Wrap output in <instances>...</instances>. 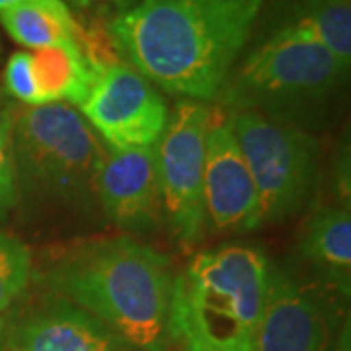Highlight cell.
I'll return each instance as SVG.
<instances>
[{
  "label": "cell",
  "instance_id": "obj_13",
  "mask_svg": "<svg viewBox=\"0 0 351 351\" xmlns=\"http://www.w3.org/2000/svg\"><path fill=\"white\" fill-rule=\"evenodd\" d=\"M274 36L314 41L351 66V0H269L250 41Z\"/></svg>",
  "mask_w": 351,
  "mask_h": 351
},
{
  "label": "cell",
  "instance_id": "obj_10",
  "mask_svg": "<svg viewBox=\"0 0 351 351\" xmlns=\"http://www.w3.org/2000/svg\"><path fill=\"white\" fill-rule=\"evenodd\" d=\"M203 205L207 230L239 234L262 226L258 193L248 164L225 112L217 108L207 131Z\"/></svg>",
  "mask_w": 351,
  "mask_h": 351
},
{
  "label": "cell",
  "instance_id": "obj_12",
  "mask_svg": "<svg viewBox=\"0 0 351 351\" xmlns=\"http://www.w3.org/2000/svg\"><path fill=\"white\" fill-rule=\"evenodd\" d=\"M6 351H135L100 318L49 295L6 328Z\"/></svg>",
  "mask_w": 351,
  "mask_h": 351
},
{
  "label": "cell",
  "instance_id": "obj_4",
  "mask_svg": "<svg viewBox=\"0 0 351 351\" xmlns=\"http://www.w3.org/2000/svg\"><path fill=\"white\" fill-rule=\"evenodd\" d=\"M350 69L308 39H254L215 101L225 113H256L311 133L332 115Z\"/></svg>",
  "mask_w": 351,
  "mask_h": 351
},
{
  "label": "cell",
  "instance_id": "obj_9",
  "mask_svg": "<svg viewBox=\"0 0 351 351\" xmlns=\"http://www.w3.org/2000/svg\"><path fill=\"white\" fill-rule=\"evenodd\" d=\"M78 108L110 149L154 147L170 115L156 86L123 61L98 71Z\"/></svg>",
  "mask_w": 351,
  "mask_h": 351
},
{
  "label": "cell",
  "instance_id": "obj_3",
  "mask_svg": "<svg viewBox=\"0 0 351 351\" xmlns=\"http://www.w3.org/2000/svg\"><path fill=\"white\" fill-rule=\"evenodd\" d=\"M14 166L18 205L47 221H96L98 174L106 145L69 104L16 106Z\"/></svg>",
  "mask_w": 351,
  "mask_h": 351
},
{
  "label": "cell",
  "instance_id": "obj_11",
  "mask_svg": "<svg viewBox=\"0 0 351 351\" xmlns=\"http://www.w3.org/2000/svg\"><path fill=\"white\" fill-rule=\"evenodd\" d=\"M98 203L106 221L127 232H149L160 225L162 203L154 147L110 149L106 145Z\"/></svg>",
  "mask_w": 351,
  "mask_h": 351
},
{
  "label": "cell",
  "instance_id": "obj_7",
  "mask_svg": "<svg viewBox=\"0 0 351 351\" xmlns=\"http://www.w3.org/2000/svg\"><path fill=\"white\" fill-rule=\"evenodd\" d=\"M215 115L211 104L178 100L164 133L154 145L162 225L180 244L191 246L207 232L203 172L207 131Z\"/></svg>",
  "mask_w": 351,
  "mask_h": 351
},
{
  "label": "cell",
  "instance_id": "obj_8",
  "mask_svg": "<svg viewBox=\"0 0 351 351\" xmlns=\"http://www.w3.org/2000/svg\"><path fill=\"white\" fill-rule=\"evenodd\" d=\"M343 297L271 265L250 351H343Z\"/></svg>",
  "mask_w": 351,
  "mask_h": 351
},
{
  "label": "cell",
  "instance_id": "obj_1",
  "mask_svg": "<svg viewBox=\"0 0 351 351\" xmlns=\"http://www.w3.org/2000/svg\"><path fill=\"white\" fill-rule=\"evenodd\" d=\"M267 0H131L108 24L121 61L178 100L211 104Z\"/></svg>",
  "mask_w": 351,
  "mask_h": 351
},
{
  "label": "cell",
  "instance_id": "obj_2",
  "mask_svg": "<svg viewBox=\"0 0 351 351\" xmlns=\"http://www.w3.org/2000/svg\"><path fill=\"white\" fill-rule=\"evenodd\" d=\"M45 281L135 351H168L176 343L174 267L147 244L129 237L88 242L53 263Z\"/></svg>",
  "mask_w": 351,
  "mask_h": 351
},
{
  "label": "cell",
  "instance_id": "obj_15",
  "mask_svg": "<svg viewBox=\"0 0 351 351\" xmlns=\"http://www.w3.org/2000/svg\"><path fill=\"white\" fill-rule=\"evenodd\" d=\"M29 53L41 106L69 104L76 108L84 101L98 71L88 63L76 41Z\"/></svg>",
  "mask_w": 351,
  "mask_h": 351
},
{
  "label": "cell",
  "instance_id": "obj_6",
  "mask_svg": "<svg viewBox=\"0 0 351 351\" xmlns=\"http://www.w3.org/2000/svg\"><path fill=\"white\" fill-rule=\"evenodd\" d=\"M248 164L260 225L283 223L313 199L320 178V149L313 133L256 113H225Z\"/></svg>",
  "mask_w": 351,
  "mask_h": 351
},
{
  "label": "cell",
  "instance_id": "obj_20",
  "mask_svg": "<svg viewBox=\"0 0 351 351\" xmlns=\"http://www.w3.org/2000/svg\"><path fill=\"white\" fill-rule=\"evenodd\" d=\"M73 4H76V6H82V8H88V6H92L94 2H100V0H71ZM104 2H112V4H117L119 8L121 6H125L127 2H131V0H104Z\"/></svg>",
  "mask_w": 351,
  "mask_h": 351
},
{
  "label": "cell",
  "instance_id": "obj_21",
  "mask_svg": "<svg viewBox=\"0 0 351 351\" xmlns=\"http://www.w3.org/2000/svg\"><path fill=\"white\" fill-rule=\"evenodd\" d=\"M6 328L8 322L0 316V351H4V339H6Z\"/></svg>",
  "mask_w": 351,
  "mask_h": 351
},
{
  "label": "cell",
  "instance_id": "obj_22",
  "mask_svg": "<svg viewBox=\"0 0 351 351\" xmlns=\"http://www.w3.org/2000/svg\"><path fill=\"white\" fill-rule=\"evenodd\" d=\"M18 2H22V0H0V12L6 10V8H10L14 4H18ZM69 2H71V0H69Z\"/></svg>",
  "mask_w": 351,
  "mask_h": 351
},
{
  "label": "cell",
  "instance_id": "obj_5",
  "mask_svg": "<svg viewBox=\"0 0 351 351\" xmlns=\"http://www.w3.org/2000/svg\"><path fill=\"white\" fill-rule=\"evenodd\" d=\"M271 263L254 244L197 254L176 276L172 326L184 351H250L265 306Z\"/></svg>",
  "mask_w": 351,
  "mask_h": 351
},
{
  "label": "cell",
  "instance_id": "obj_14",
  "mask_svg": "<svg viewBox=\"0 0 351 351\" xmlns=\"http://www.w3.org/2000/svg\"><path fill=\"white\" fill-rule=\"evenodd\" d=\"M299 254L313 277L324 287L350 299L351 211L350 205H328L308 219L299 242Z\"/></svg>",
  "mask_w": 351,
  "mask_h": 351
},
{
  "label": "cell",
  "instance_id": "obj_16",
  "mask_svg": "<svg viewBox=\"0 0 351 351\" xmlns=\"http://www.w3.org/2000/svg\"><path fill=\"white\" fill-rule=\"evenodd\" d=\"M8 36L27 49L38 51L76 41L78 22L64 0H22L0 12Z\"/></svg>",
  "mask_w": 351,
  "mask_h": 351
},
{
  "label": "cell",
  "instance_id": "obj_17",
  "mask_svg": "<svg viewBox=\"0 0 351 351\" xmlns=\"http://www.w3.org/2000/svg\"><path fill=\"white\" fill-rule=\"evenodd\" d=\"M32 252L20 239L0 230V316L29 287Z\"/></svg>",
  "mask_w": 351,
  "mask_h": 351
},
{
  "label": "cell",
  "instance_id": "obj_19",
  "mask_svg": "<svg viewBox=\"0 0 351 351\" xmlns=\"http://www.w3.org/2000/svg\"><path fill=\"white\" fill-rule=\"evenodd\" d=\"M2 80H4V94L10 100L27 108L41 106L29 51H16L10 55V59L4 64Z\"/></svg>",
  "mask_w": 351,
  "mask_h": 351
},
{
  "label": "cell",
  "instance_id": "obj_18",
  "mask_svg": "<svg viewBox=\"0 0 351 351\" xmlns=\"http://www.w3.org/2000/svg\"><path fill=\"white\" fill-rule=\"evenodd\" d=\"M16 101L0 90V219L18 205L16 166H14V112Z\"/></svg>",
  "mask_w": 351,
  "mask_h": 351
}]
</instances>
